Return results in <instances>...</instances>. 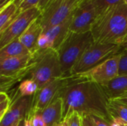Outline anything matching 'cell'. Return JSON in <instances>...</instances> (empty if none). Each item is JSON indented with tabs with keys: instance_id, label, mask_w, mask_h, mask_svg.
Masks as SVG:
<instances>
[{
	"instance_id": "cell-29",
	"label": "cell",
	"mask_w": 127,
	"mask_h": 126,
	"mask_svg": "<svg viewBox=\"0 0 127 126\" xmlns=\"http://www.w3.org/2000/svg\"><path fill=\"white\" fill-rule=\"evenodd\" d=\"M24 126H33V116L26 114L24 118Z\"/></svg>"
},
{
	"instance_id": "cell-9",
	"label": "cell",
	"mask_w": 127,
	"mask_h": 126,
	"mask_svg": "<svg viewBox=\"0 0 127 126\" xmlns=\"http://www.w3.org/2000/svg\"><path fill=\"white\" fill-rule=\"evenodd\" d=\"M121 53H117L91 70L77 75H71L75 79H87L104 85L119 76Z\"/></svg>"
},
{
	"instance_id": "cell-7",
	"label": "cell",
	"mask_w": 127,
	"mask_h": 126,
	"mask_svg": "<svg viewBox=\"0 0 127 126\" xmlns=\"http://www.w3.org/2000/svg\"><path fill=\"white\" fill-rule=\"evenodd\" d=\"M82 0H51L39 16L43 31L66 21Z\"/></svg>"
},
{
	"instance_id": "cell-11",
	"label": "cell",
	"mask_w": 127,
	"mask_h": 126,
	"mask_svg": "<svg viewBox=\"0 0 127 126\" xmlns=\"http://www.w3.org/2000/svg\"><path fill=\"white\" fill-rule=\"evenodd\" d=\"M72 15L64 22L44 30L38 39L36 50L35 52H42L48 49L57 50L70 32Z\"/></svg>"
},
{
	"instance_id": "cell-23",
	"label": "cell",
	"mask_w": 127,
	"mask_h": 126,
	"mask_svg": "<svg viewBox=\"0 0 127 126\" xmlns=\"http://www.w3.org/2000/svg\"><path fill=\"white\" fill-rule=\"evenodd\" d=\"M63 120H67L68 126H83L82 116L77 112H72Z\"/></svg>"
},
{
	"instance_id": "cell-19",
	"label": "cell",
	"mask_w": 127,
	"mask_h": 126,
	"mask_svg": "<svg viewBox=\"0 0 127 126\" xmlns=\"http://www.w3.org/2000/svg\"><path fill=\"white\" fill-rule=\"evenodd\" d=\"M109 109L113 119H120L127 123V106L126 105L115 99H110Z\"/></svg>"
},
{
	"instance_id": "cell-6",
	"label": "cell",
	"mask_w": 127,
	"mask_h": 126,
	"mask_svg": "<svg viewBox=\"0 0 127 126\" xmlns=\"http://www.w3.org/2000/svg\"><path fill=\"white\" fill-rule=\"evenodd\" d=\"M37 62L31 72V78L38 85L39 89L51 81L63 76L57 51L53 49L40 52Z\"/></svg>"
},
{
	"instance_id": "cell-5",
	"label": "cell",
	"mask_w": 127,
	"mask_h": 126,
	"mask_svg": "<svg viewBox=\"0 0 127 126\" xmlns=\"http://www.w3.org/2000/svg\"><path fill=\"white\" fill-rule=\"evenodd\" d=\"M121 52L120 45L93 42L71 71L70 76L85 73L112 56Z\"/></svg>"
},
{
	"instance_id": "cell-27",
	"label": "cell",
	"mask_w": 127,
	"mask_h": 126,
	"mask_svg": "<svg viewBox=\"0 0 127 126\" xmlns=\"http://www.w3.org/2000/svg\"><path fill=\"white\" fill-rule=\"evenodd\" d=\"M92 120L94 121L95 124L96 126H111L110 123L109 122H107L106 120H103L101 117H97V116H94V115H90Z\"/></svg>"
},
{
	"instance_id": "cell-2",
	"label": "cell",
	"mask_w": 127,
	"mask_h": 126,
	"mask_svg": "<svg viewBox=\"0 0 127 126\" xmlns=\"http://www.w3.org/2000/svg\"><path fill=\"white\" fill-rule=\"evenodd\" d=\"M91 32L95 42L118 45L127 35V5L122 3L100 14Z\"/></svg>"
},
{
	"instance_id": "cell-13",
	"label": "cell",
	"mask_w": 127,
	"mask_h": 126,
	"mask_svg": "<svg viewBox=\"0 0 127 126\" xmlns=\"http://www.w3.org/2000/svg\"><path fill=\"white\" fill-rule=\"evenodd\" d=\"M31 97H15L8 111L0 120V126H11L16 122L24 119L29 111L31 102Z\"/></svg>"
},
{
	"instance_id": "cell-18",
	"label": "cell",
	"mask_w": 127,
	"mask_h": 126,
	"mask_svg": "<svg viewBox=\"0 0 127 126\" xmlns=\"http://www.w3.org/2000/svg\"><path fill=\"white\" fill-rule=\"evenodd\" d=\"M19 14L17 6L11 2L0 9V33H1Z\"/></svg>"
},
{
	"instance_id": "cell-34",
	"label": "cell",
	"mask_w": 127,
	"mask_h": 126,
	"mask_svg": "<svg viewBox=\"0 0 127 126\" xmlns=\"http://www.w3.org/2000/svg\"><path fill=\"white\" fill-rule=\"evenodd\" d=\"M13 0H0V9L5 7L7 4L11 3Z\"/></svg>"
},
{
	"instance_id": "cell-28",
	"label": "cell",
	"mask_w": 127,
	"mask_h": 126,
	"mask_svg": "<svg viewBox=\"0 0 127 126\" xmlns=\"http://www.w3.org/2000/svg\"><path fill=\"white\" fill-rule=\"evenodd\" d=\"M82 122H83V126H96L90 115H87V114L83 115Z\"/></svg>"
},
{
	"instance_id": "cell-10",
	"label": "cell",
	"mask_w": 127,
	"mask_h": 126,
	"mask_svg": "<svg viewBox=\"0 0 127 126\" xmlns=\"http://www.w3.org/2000/svg\"><path fill=\"white\" fill-rule=\"evenodd\" d=\"M41 13L37 6L20 13L11 24L0 33V49L14 39H18L31 22L41 15Z\"/></svg>"
},
{
	"instance_id": "cell-15",
	"label": "cell",
	"mask_w": 127,
	"mask_h": 126,
	"mask_svg": "<svg viewBox=\"0 0 127 126\" xmlns=\"http://www.w3.org/2000/svg\"><path fill=\"white\" fill-rule=\"evenodd\" d=\"M42 32L43 29L38 17L31 22L24 33L19 37V39L31 53H33L36 50L37 42Z\"/></svg>"
},
{
	"instance_id": "cell-39",
	"label": "cell",
	"mask_w": 127,
	"mask_h": 126,
	"mask_svg": "<svg viewBox=\"0 0 127 126\" xmlns=\"http://www.w3.org/2000/svg\"><path fill=\"white\" fill-rule=\"evenodd\" d=\"M124 3L127 5V0H124Z\"/></svg>"
},
{
	"instance_id": "cell-40",
	"label": "cell",
	"mask_w": 127,
	"mask_h": 126,
	"mask_svg": "<svg viewBox=\"0 0 127 126\" xmlns=\"http://www.w3.org/2000/svg\"><path fill=\"white\" fill-rule=\"evenodd\" d=\"M124 126H127V123H125V124H124Z\"/></svg>"
},
{
	"instance_id": "cell-20",
	"label": "cell",
	"mask_w": 127,
	"mask_h": 126,
	"mask_svg": "<svg viewBox=\"0 0 127 126\" xmlns=\"http://www.w3.org/2000/svg\"><path fill=\"white\" fill-rule=\"evenodd\" d=\"M39 90L37 83L31 78L24 79L21 82L18 88L19 97H31L33 96Z\"/></svg>"
},
{
	"instance_id": "cell-41",
	"label": "cell",
	"mask_w": 127,
	"mask_h": 126,
	"mask_svg": "<svg viewBox=\"0 0 127 126\" xmlns=\"http://www.w3.org/2000/svg\"><path fill=\"white\" fill-rule=\"evenodd\" d=\"M126 93H127V92H126Z\"/></svg>"
},
{
	"instance_id": "cell-31",
	"label": "cell",
	"mask_w": 127,
	"mask_h": 126,
	"mask_svg": "<svg viewBox=\"0 0 127 126\" xmlns=\"http://www.w3.org/2000/svg\"><path fill=\"white\" fill-rule=\"evenodd\" d=\"M115 100H118V101L122 102L123 104L126 105L127 106V93H125V94H124L123 95L118 97L115 98Z\"/></svg>"
},
{
	"instance_id": "cell-16",
	"label": "cell",
	"mask_w": 127,
	"mask_h": 126,
	"mask_svg": "<svg viewBox=\"0 0 127 126\" xmlns=\"http://www.w3.org/2000/svg\"><path fill=\"white\" fill-rule=\"evenodd\" d=\"M102 86L109 99H115L123 95L127 92V74L118 76Z\"/></svg>"
},
{
	"instance_id": "cell-24",
	"label": "cell",
	"mask_w": 127,
	"mask_h": 126,
	"mask_svg": "<svg viewBox=\"0 0 127 126\" xmlns=\"http://www.w3.org/2000/svg\"><path fill=\"white\" fill-rule=\"evenodd\" d=\"M40 0H24L21 4L18 7L19 13H22L25 10H27L31 7L38 6Z\"/></svg>"
},
{
	"instance_id": "cell-32",
	"label": "cell",
	"mask_w": 127,
	"mask_h": 126,
	"mask_svg": "<svg viewBox=\"0 0 127 126\" xmlns=\"http://www.w3.org/2000/svg\"><path fill=\"white\" fill-rule=\"evenodd\" d=\"M125 123H126L120 119H113V121L110 125L111 126H124Z\"/></svg>"
},
{
	"instance_id": "cell-36",
	"label": "cell",
	"mask_w": 127,
	"mask_h": 126,
	"mask_svg": "<svg viewBox=\"0 0 127 126\" xmlns=\"http://www.w3.org/2000/svg\"><path fill=\"white\" fill-rule=\"evenodd\" d=\"M23 1H24V0H13L12 2H13V3L17 6V7H18L21 4V3H22Z\"/></svg>"
},
{
	"instance_id": "cell-33",
	"label": "cell",
	"mask_w": 127,
	"mask_h": 126,
	"mask_svg": "<svg viewBox=\"0 0 127 126\" xmlns=\"http://www.w3.org/2000/svg\"><path fill=\"white\" fill-rule=\"evenodd\" d=\"M120 47H121V51H126V52H127V36L124 39L122 42L120 44Z\"/></svg>"
},
{
	"instance_id": "cell-35",
	"label": "cell",
	"mask_w": 127,
	"mask_h": 126,
	"mask_svg": "<svg viewBox=\"0 0 127 126\" xmlns=\"http://www.w3.org/2000/svg\"><path fill=\"white\" fill-rule=\"evenodd\" d=\"M57 126H68V122L67 120H63L59 125H57Z\"/></svg>"
},
{
	"instance_id": "cell-21",
	"label": "cell",
	"mask_w": 127,
	"mask_h": 126,
	"mask_svg": "<svg viewBox=\"0 0 127 126\" xmlns=\"http://www.w3.org/2000/svg\"><path fill=\"white\" fill-rule=\"evenodd\" d=\"M97 16L115 5L124 3V0H92Z\"/></svg>"
},
{
	"instance_id": "cell-17",
	"label": "cell",
	"mask_w": 127,
	"mask_h": 126,
	"mask_svg": "<svg viewBox=\"0 0 127 126\" xmlns=\"http://www.w3.org/2000/svg\"><path fill=\"white\" fill-rule=\"evenodd\" d=\"M30 53H31V51L19 41L18 38L0 49V60L9 57L28 55Z\"/></svg>"
},
{
	"instance_id": "cell-8",
	"label": "cell",
	"mask_w": 127,
	"mask_h": 126,
	"mask_svg": "<svg viewBox=\"0 0 127 126\" xmlns=\"http://www.w3.org/2000/svg\"><path fill=\"white\" fill-rule=\"evenodd\" d=\"M71 76H63L46 84L33 96L32 102L28 114L33 116L40 113L48 104L57 97L62 90L71 81Z\"/></svg>"
},
{
	"instance_id": "cell-30",
	"label": "cell",
	"mask_w": 127,
	"mask_h": 126,
	"mask_svg": "<svg viewBox=\"0 0 127 126\" xmlns=\"http://www.w3.org/2000/svg\"><path fill=\"white\" fill-rule=\"evenodd\" d=\"M51 0H40L39 4H38V7L39 8V10H41V12L46 7V6L49 4V2L51 1Z\"/></svg>"
},
{
	"instance_id": "cell-37",
	"label": "cell",
	"mask_w": 127,
	"mask_h": 126,
	"mask_svg": "<svg viewBox=\"0 0 127 126\" xmlns=\"http://www.w3.org/2000/svg\"><path fill=\"white\" fill-rule=\"evenodd\" d=\"M24 119L23 120H22L21 121H20V123H19V126H24Z\"/></svg>"
},
{
	"instance_id": "cell-1",
	"label": "cell",
	"mask_w": 127,
	"mask_h": 126,
	"mask_svg": "<svg viewBox=\"0 0 127 126\" xmlns=\"http://www.w3.org/2000/svg\"><path fill=\"white\" fill-rule=\"evenodd\" d=\"M71 77V81L60 94L63 100V119L72 112H77L81 116L101 117L111 124L113 118L109 109L110 99L103 86L93 81Z\"/></svg>"
},
{
	"instance_id": "cell-14",
	"label": "cell",
	"mask_w": 127,
	"mask_h": 126,
	"mask_svg": "<svg viewBox=\"0 0 127 126\" xmlns=\"http://www.w3.org/2000/svg\"><path fill=\"white\" fill-rule=\"evenodd\" d=\"M47 126H57L63 120V100L60 95L48 104L40 113Z\"/></svg>"
},
{
	"instance_id": "cell-26",
	"label": "cell",
	"mask_w": 127,
	"mask_h": 126,
	"mask_svg": "<svg viewBox=\"0 0 127 126\" xmlns=\"http://www.w3.org/2000/svg\"><path fill=\"white\" fill-rule=\"evenodd\" d=\"M33 126H47L39 113L33 116Z\"/></svg>"
},
{
	"instance_id": "cell-38",
	"label": "cell",
	"mask_w": 127,
	"mask_h": 126,
	"mask_svg": "<svg viewBox=\"0 0 127 126\" xmlns=\"http://www.w3.org/2000/svg\"><path fill=\"white\" fill-rule=\"evenodd\" d=\"M22 120H23V119H22ZM21 120H20V121H21ZM20 121H19V122H16V123H15L14 124H13V125H12L11 126H19V123H20Z\"/></svg>"
},
{
	"instance_id": "cell-22",
	"label": "cell",
	"mask_w": 127,
	"mask_h": 126,
	"mask_svg": "<svg viewBox=\"0 0 127 126\" xmlns=\"http://www.w3.org/2000/svg\"><path fill=\"white\" fill-rule=\"evenodd\" d=\"M12 100L8 97L6 92L1 91L0 93V120L4 116L6 112L10 107Z\"/></svg>"
},
{
	"instance_id": "cell-12",
	"label": "cell",
	"mask_w": 127,
	"mask_h": 126,
	"mask_svg": "<svg viewBox=\"0 0 127 126\" xmlns=\"http://www.w3.org/2000/svg\"><path fill=\"white\" fill-rule=\"evenodd\" d=\"M97 17L92 0H82L73 12L70 31L77 33L91 31Z\"/></svg>"
},
{
	"instance_id": "cell-3",
	"label": "cell",
	"mask_w": 127,
	"mask_h": 126,
	"mask_svg": "<svg viewBox=\"0 0 127 126\" xmlns=\"http://www.w3.org/2000/svg\"><path fill=\"white\" fill-rule=\"evenodd\" d=\"M39 56V52L28 55L9 57L0 60L1 91H9L15 84L31 74Z\"/></svg>"
},
{
	"instance_id": "cell-4",
	"label": "cell",
	"mask_w": 127,
	"mask_h": 126,
	"mask_svg": "<svg viewBox=\"0 0 127 126\" xmlns=\"http://www.w3.org/2000/svg\"><path fill=\"white\" fill-rule=\"evenodd\" d=\"M94 42L91 31L82 33L71 31L68 33L57 50L63 76H70L74 65Z\"/></svg>"
},
{
	"instance_id": "cell-25",
	"label": "cell",
	"mask_w": 127,
	"mask_h": 126,
	"mask_svg": "<svg viewBox=\"0 0 127 126\" xmlns=\"http://www.w3.org/2000/svg\"><path fill=\"white\" fill-rule=\"evenodd\" d=\"M127 74V52H121V59L119 66V75Z\"/></svg>"
}]
</instances>
